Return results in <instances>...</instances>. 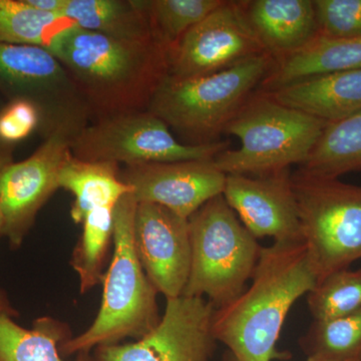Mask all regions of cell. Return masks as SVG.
<instances>
[{
	"label": "cell",
	"mask_w": 361,
	"mask_h": 361,
	"mask_svg": "<svg viewBox=\"0 0 361 361\" xmlns=\"http://www.w3.org/2000/svg\"><path fill=\"white\" fill-rule=\"evenodd\" d=\"M191 268L183 295L208 297L216 310L240 295L251 280L262 247L223 195L189 218Z\"/></svg>",
	"instance_id": "8992f818"
},
{
	"label": "cell",
	"mask_w": 361,
	"mask_h": 361,
	"mask_svg": "<svg viewBox=\"0 0 361 361\" xmlns=\"http://www.w3.org/2000/svg\"><path fill=\"white\" fill-rule=\"evenodd\" d=\"M28 4L44 13L63 16L68 0H25Z\"/></svg>",
	"instance_id": "f546056e"
},
{
	"label": "cell",
	"mask_w": 361,
	"mask_h": 361,
	"mask_svg": "<svg viewBox=\"0 0 361 361\" xmlns=\"http://www.w3.org/2000/svg\"><path fill=\"white\" fill-rule=\"evenodd\" d=\"M358 361H361V358H360V360H358Z\"/></svg>",
	"instance_id": "e575fe53"
},
{
	"label": "cell",
	"mask_w": 361,
	"mask_h": 361,
	"mask_svg": "<svg viewBox=\"0 0 361 361\" xmlns=\"http://www.w3.org/2000/svg\"><path fill=\"white\" fill-rule=\"evenodd\" d=\"M115 208H97L82 220V232L71 254V265L80 280L84 294L103 282L104 264L114 238Z\"/></svg>",
	"instance_id": "603a6c76"
},
{
	"label": "cell",
	"mask_w": 361,
	"mask_h": 361,
	"mask_svg": "<svg viewBox=\"0 0 361 361\" xmlns=\"http://www.w3.org/2000/svg\"><path fill=\"white\" fill-rule=\"evenodd\" d=\"M222 361H241L238 360L232 353H230L229 350H226L224 355H223Z\"/></svg>",
	"instance_id": "1f68e13d"
},
{
	"label": "cell",
	"mask_w": 361,
	"mask_h": 361,
	"mask_svg": "<svg viewBox=\"0 0 361 361\" xmlns=\"http://www.w3.org/2000/svg\"><path fill=\"white\" fill-rule=\"evenodd\" d=\"M306 361H324V360H318V358H315V357H307V360H306Z\"/></svg>",
	"instance_id": "d6a6232c"
},
{
	"label": "cell",
	"mask_w": 361,
	"mask_h": 361,
	"mask_svg": "<svg viewBox=\"0 0 361 361\" xmlns=\"http://www.w3.org/2000/svg\"><path fill=\"white\" fill-rule=\"evenodd\" d=\"M264 54L238 1H224L169 51L168 75H211Z\"/></svg>",
	"instance_id": "7c38bea8"
},
{
	"label": "cell",
	"mask_w": 361,
	"mask_h": 361,
	"mask_svg": "<svg viewBox=\"0 0 361 361\" xmlns=\"http://www.w3.org/2000/svg\"><path fill=\"white\" fill-rule=\"evenodd\" d=\"M266 94L325 123L339 122L361 113V68L303 78Z\"/></svg>",
	"instance_id": "e0dca14e"
},
{
	"label": "cell",
	"mask_w": 361,
	"mask_h": 361,
	"mask_svg": "<svg viewBox=\"0 0 361 361\" xmlns=\"http://www.w3.org/2000/svg\"><path fill=\"white\" fill-rule=\"evenodd\" d=\"M120 178L132 188L137 203L166 207L187 219L222 195L226 182L214 159L126 166Z\"/></svg>",
	"instance_id": "5bb4252c"
},
{
	"label": "cell",
	"mask_w": 361,
	"mask_h": 361,
	"mask_svg": "<svg viewBox=\"0 0 361 361\" xmlns=\"http://www.w3.org/2000/svg\"><path fill=\"white\" fill-rule=\"evenodd\" d=\"M275 65L261 54L226 70L193 78L166 75L152 94L147 111L161 118L188 145L217 142L230 121L260 87Z\"/></svg>",
	"instance_id": "277c9868"
},
{
	"label": "cell",
	"mask_w": 361,
	"mask_h": 361,
	"mask_svg": "<svg viewBox=\"0 0 361 361\" xmlns=\"http://www.w3.org/2000/svg\"><path fill=\"white\" fill-rule=\"evenodd\" d=\"M306 357L324 361H358L361 358V308L334 319L313 320L299 339Z\"/></svg>",
	"instance_id": "d4e9b609"
},
{
	"label": "cell",
	"mask_w": 361,
	"mask_h": 361,
	"mask_svg": "<svg viewBox=\"0 0 361 361\" xmlns=\"http://www.w3.org/2000/svg\"><path fill=\"white\" fill-rule=\"evenodd\" d=\"M120 171L116 164L80 160L71 152L59 172V185L75 196L71 210L73 222L82 224L94 209L115 208L125 195L132 193V188L121 180Z\"/></svg>",
	"instance_id": "ffe728a7"
},
{
	"label": "cell",
	"mask_w": 361,
	"mask_h": 361,
	"mask_svg": "<svg viewBox=\"0 0 361 361\" xmlns=\"http://www.w3.org/2000/svg\"><path fill=\"white\" fill-rule=\"evenodd\" d=\"M247 23L276 59L300 51L319 35L314 0L238 1Z\"/></svg>",
	"instance_id": "2e32d148"
},
{
	"label": "cell",
	"mask_w": 361,
	"mask_h": 361,
	"mask_svg": "<svg viewBox=\"0 0 361 361\" xmlns=\"http://www.w3.org/2000/svg\"><path fill=\"white\" fill-rule=\"evenodd\" d=\"M314 6L320 35L361 37V0H314Z\"/></svg>",
	"instance_id": "83f0119b"
},
{
	"label": "cell",
	"mask_w": 361,
	"mask_h": 361,
	"mask_svg": "<svg viewBox=\"0 0 361 361\" xmlns=\"http://www.w3.org/2000/svg\"><path fill=\"white\" fill-rule=\"evenodd\" d=\"M327 123L278 103L266 92H254L230 121L224 133L240 140V148L214 158L225 175L261 177L303 165Z\"/></svg>",
	"instance_id": "5b68a950"
},
{
	"label": "cell",
	"mask_w": 361,
	"mask_h": 361,
	"mask_svg": "<svg viewBox=\"0 0 361 361\" xmlns=\"http://www.w3.org/2000/svg\"><path fill=\"white\" fill-rule=\"evenodd\" d=\"M63 16L71 25L114 39L154 42L140 0H68Z\"/></svg>",
	"instance_id": "44dd1931"
},
{
	"label": "cell",
	"mask_w": 361,
	"mask_h": 361,
	"mask_svg": "<svg viewBox=\"0 0 361 361\" xmlns=\"http://www.w3.org/2000/svg\"><path fill=\"white\" fill-rule=\"evenodd\" d=\"M223 197L256 239L276 243L303 242L291 173L252 177L226 175Z\"/></svg>",
	"instance_id": "9a60e30c"
},
{
	"label": "cell",
	"mask_w": 361,
	"mask_h": 361,
	"mask_svg": "<svg viewBox=\"0 0 361 361\" xmlns=\"http://www.w3.org/2000/svg\"><path fill=\"white\" fill-rule=\"evenodd\" d=\"M6 106V104H4V103H2L1 102V99H0V111L2 110V109H4V106Z\"/></svg>",
	"instance_id": "836d02e7"
},
{
	"label": "cell",
	"mask_w": 361,
	"mask_h": 361,
	"mask_svg": "<svg viewBox=\"0 0 361 361\" xmlns=\"http://www.w3.org/2000/svg\"><path fill=\"white\" fill-rule=\"evenodd\" d=\"M0 94L25 101L42 114V135L59 127L80 132L92 113L70 73L44 47L0 42Z\"/></svg>",
	"instance_id": "9c48e42d"
},
{
	"label": "cell",
	"mask_w": 361,
	"mask_h": 361,
	"mask_svg": "<svg viewBox=\"0 0 361 361\" xmlns=\"http://www.w3.org/2000/svg\"><path fill=\"white\" fill-rule=\"evenodd\" d=\"M13 146L0 142V175L7 165L13 161ZM4 236V217L0 208V237Z\"/></svg>",
	"instance_id": "4dcf8cb0"
},
{
	"label": "cell",
	"mask_w": 361,
	"mask_h": 361,
	"mask_svg": "<svg viewBox=\"0 0 361 361\" xmlns=\"http://www.w3.org/2000/svg\"><path fill=\"white\" fill-rule=\"evenodd\" d=\"M304 245L318 282L361 259V186L291 174ZM317 282V283H318Z\"/></svg>",
	"instance_id": "52a82bcc"
},
{
	"label": "cell",
	"mask_w": 361,
	"mask_h": 361,
	"mask_svg": "<svg viewBox=\"0 0 361 361\" xmlns=\"http://www.w3.org/2000/svg\"><path fill=\"white\" fill-rule=\"evenodd\" d=\"M42 125V114L35 104L20 99L8 102L0 111V142L14 146L40 130Z\"/></svg>",
	"instance_id": "f1b7e54d"
},
{
	"label": "cell",
	"mask_w": 361,
	"mask_h": 361,
	"mask_svg": "<svg viewBox=\"0 0 361 361\" xmlns=\"http://www.w3.org/2000/svg\"><path fill=\"white\" fill-rule=\"evenodd\" d=\"M137 257L166 299L183 295L191 268L189 219L166 207L137 203L134 224Z\"/></svg>",
	"instance_id": "4fadbf2b"
},
{
	"label": "cell",
	"mask_w": 361,
	"mask_h": 361,
	"mask_svg": "<svg viewBox=\"0 0 361 361\" xmlns=\"http://www.w3.org/2000/svg\"><path fill=\"white\" fill-rule=\"evenodd\" d=\"M301 170L336 178L361 171V113L327 123Z\"/></svg>",
	"instance_id": "7402d4cb"
},
{
	"label": "cell",
	"mask_w": 361,
	"mask_h": 361,
	"mask_svg": "<svg viewBox=\"0 0 361 361\" xmlns=\"http://www.w3.org/2000/svg\"><path fill=\"white\" fill-rule=\"evenodd\" d=\"M49 51L70 73L85 97L92 121L146 111L168 73V49L155 42H125L68 26Z\"/></svg>",
	"instance_id": "6da1fadb"
},
{
	"label": "cell",
	"mask_w": 361,
	"mask_h": 361,
	"mask_svg": "<svg viewBox=\"0 0 361 361\" xmlns=\"http://www.w3.org/2000/svg\"><path fill=\"white\" fill-rule=\"evenodd\" d=\"M73 25L65 16L47 13L25 0H0V42L49 49L59 32Z\"/></svg>",
	"instance_id": "cb8c5ba5"
},
{
	"label": "cell",
	"mask_w": 361,
	"mask_h": 361,
	"mask_svg": "<svg viewBox=\"0 0 361 361\" xmlns=\"http://www.w3.org/2000/svg\"><path fill=\"white\" fill-rule=\"evenodd\" d=\"M154 42L170 51L224 0H140Z\"/></svg>",
	"instance_id": "484cf974"
},
{
	"label": "cell",
	"mask_w": 361,
	"mask_h": 361,
	"mask_svg": "<svg viewBox=\"0 0 361 361\" xmlns=\"http://www.w3.org/2000/svg\"><path fill=\"white\" fill-rule=\"evenodd\" d=\"M78 133L68 127L52 130L30 158L11 161L2 171L0 208L4 236L13 248L23 244L40 209L59 189V172Z\"/></svg>",
	"instance_id": "8fae6325"
},
{
	"label": "cell",
	"mask_w": 361,
	"mask_h": 361,
	"mask_svg": "<svg viewBox=\"0 0 361 361\" xmlns=\"http://www.w3.org/2000/svg\"><path fill=\"white\" fill-rule=\"evenodd\" d=\"M137 203L125 195L114 211V253L104 275L103 299L89 329L61 344V355L92 353L99 346L141 339L160 322L159 293L137 257L134 224Z\"/></svg>",
	"instance_id": "3957f363"
},
{
	"label": "cell",
	"mask_w": 361,
	"mask_h": 361,
	"mask_svg": "<svg viewBox=\"0 0 361 361\" xmlns=\"http://www.w3.org/2000/svg\"><path fill=\"white\" fill-rule=\"evenodd\" d=\"M16 314L0 291V361H65L59 348L73 336L68 325L45 316L27 329L16 322ZM75 361H92V353H80Z\"/></svg>",
	"instance_id": "d6986e66"
},
{
	"label": "cell",
	"mask_w": 361,
	"mask_h": 361,
	"mask_svg": "<svg viewBox=\"0 0 361 361\" xmlns=\"http://www.w3.org/2000/svg\"><path fill=\"white\" fill-rule=\"evenodd\" d=\"M313 320L334 319L361 308V268L331 273L307 294Z\"/></svg>",
	"instance_id": "4316f807"
},
{
	"label": "cell",
	"mask_w": 361,
	"mask_h": 361,
	"mask_svg": "<svg viewBox=\"0 0 361 361\" xmlns=\"http://www.w3.org/2000/svg\"><path fill=\"white\" fill-rule=\"evenodd\" d=\"M229 142L188 145L148 111H130L92 121L73 137L71 155L80 160L116 165L213 160Z\"/></svg>",
	"instance_id": "ba28073f"
},
{
	"label": "cell",
	"mask_w": 361,
	"mask_h": 361,
	"mask_svg": "<svg viewBox=\"0 0 361 361\" xmlns=\"http://www.w3.org/2000/svg\"><path fill=\"white\" fill-rule=\"evenodd\" d=\"M156 329L132 343L109 344L94 349L92 361H210L216 339V307L204 297L166 299Z\"/></svg>",
	"instance_id": "30bf717a"
},
{
	"label": "cell",
	"mask_w": 361,
	"mask_h": 361,
	"mask_svg": "<svg viewBox=\"0 0 361 361\" xmlns=\"http://www.w3.org/2000/svg\"><path fill=\"white\" fill-rule=\"evenodd\" d=\"M361 68V37L329 39L318 35L290 56L276 59L260 92H269L303 78Z\"/></svg>",
	"instance_id": "ac0fdd59"
},
{
	"label": "cell",
	"mask_w": 361,
	"mask_h": 361,
	"mask_svg": "<svg viewBox=\"0 0 361 361\" xmlns=\"http://www.w3.org/2000/svg\"><path fill=\"white\" fill-rule=\"evenodd\" d=\"M318 280L303 242L262 247L251 284L213 316L216 341L241 361H272L293 304Z\"/></svg>",
	"instance_id": "7a4b0ae2"
}]
</instances>
